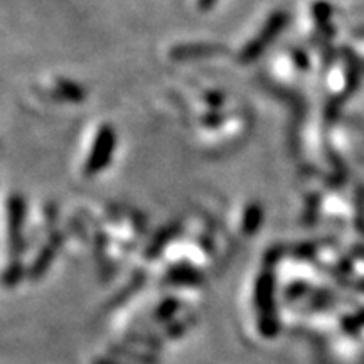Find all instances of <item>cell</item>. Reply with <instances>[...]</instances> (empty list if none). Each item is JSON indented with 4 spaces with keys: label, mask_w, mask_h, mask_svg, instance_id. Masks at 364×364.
Returning <instances> with one entry per match:
<instances>
[{
    "label": "cell",
    "mask_w": 364,
    "mask_h": 364,
    "mask_svg": "<svg viewBox=\"0 0 364 364\" xmlns=\"http://www.w3.org/2000/svg\"><path fill=\"white\" fill-rule=\"evenodd\" d=\"M115 130L110 125H103L98 130L97 139H95L93 149H91L88 162H86V174L93 176L97 172L103 171L112 161L113 150H115Z\"/></svg>",
    "instance_id": "6da1fadb"
},
{
    "label": "cell",
    "mask_w": 364,
    "mask_h": 364,
    "mask_svg": "<svg viewBox=\"0 0 364 364\" xmlns=\"http://www.w3.org/2000/svg\"><path fill=\"white\" fill-rule=\"evenodd\" d=\"M285 22H287L285 12H275V14H273L270 19L267 21V24L263 26L260 36H258L257 39H253L252 43H250L247 48H245L243 54H241V61L250 63V61H253V59H257L258 56H260L263 49H265L267 46L270 44L272 41L280 34V31L285 27Z\"/></svg>",
    "instance_id": "7a4b0ae2"
},
{
    "label": "cell",
    "mask_w": 364,
    "mask_h": 364,
    "mask_svg": "<svg viewBox=\"0 0 364 364\" xmlns=\"http://www.w3.org/2000/svg\"><path fill=\"white\" fill-rule=\"evenodd\" d=\"M59 88H61L63 97L68 100H73V102L83 100V90H81L78 85L71 83V81H61V83H59Z\"/></svg>",
    "instance_id": "3957f363"
},
{
    "label": "cell",
    "mask_w": 364,
    "mask_h": 364,
    "mask_svg": "<svg viewBox=\"0 0 364 364\" xmlns=\"http://www.w3.org/2000/svg\"><path fill=\"white\" fill-rule=\"evenodd\" d=\"M208 49H213L211 46H182L174 49V58H189V56H203Z\"/></svg>",
    "instance_id": "277c9868"
},
{
    "label": "cell",
    "mask_w": 364,
    "mask_h": 364,
    "mask_svg": "<svg viewBox=\"0 0 364 364\" xmlns=\"http://www.w3.org/2000/svg\"><path fill=\"white\" fill-rule=\"evenodd\" d=\"M260 221H262L260 208H258V206L248 208L247 218H245V228H247V231H250V233L257 231L258 225H260Z\"/></svg>",
    "instance_id": "5b68a950"
},
{
    "label": "cell",
    "mask_w": 364,
    "mask_h": 364,
    "mask_svg": "<svg viewBox=\"0 0 364 364\" xmlns=\"http://www.w3.org/2000/svg\"><path fill=\"white\" fill-rule=\"evenodd\" d=\"M331 6H327V4H317L316 7H314V14H316V19L321 22V24H327V21H329L331 17Z\"/></svg>",
    "instance_id": "8992f818"
},
{
    "label": "cell",
    "mask_w": 364,
    "mask_h": 364,
    "mask_svg": "<svg viewBox=\"0 0 364 364\" xmlns=\"http://www.w3.org/2000/svg\"><path fill=\"white\" fill-rule=\"evenodd\" d=\"M216 4V0H198V6L201 11H209Z\"/></svg>",
    "instance_id": "52a82bcc"
}]
</instances>
